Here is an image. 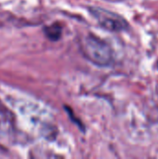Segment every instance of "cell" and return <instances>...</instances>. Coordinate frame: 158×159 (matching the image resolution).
I'll use <instances>...</instances> for the list:
<instances>
[{
	"mask_svg": "<svg viewBox=\"0 0 158 159\" xmlns=\"http://www.w3.org/2000/svg\"><path fill=\"white\" fill-rule=\"evenodd\" d=\"M45 34L52 41H57L61 36V26L59 23H53L44 28Z\"/></svg>",
	"mask_w": 158,
	"mask_h": 159,
	"instance_id": "3957f363",
	"label": "cell"
},
{
	"mask_svg": "<svg viewBox=\"0 0 158 159\" xmlns=\"http://www.w3.org/2000/svg\"><path fill=\"white\" fill-rule=\"evenodd\" d=\"M89 11L97 20L99 24L107 31L117 33L126 31L129 28V23L127 22V20L120 15L113 11L99 7H91L89 8Z\"/></svg>",
	"mask_w": 158,
	"mask_h": 159,
	"instance_id": "7a4b0ae2",
	"label": "cell"
},
{
	"mask_svg": "<svg viewBox=\"0 0 158 159\" xmlns=\"http://www.w3.org/2000/svg\"><path fill=\"white\" fill-rule=\"evenodd\" d=\"M81 49L84 56L92 63L106 67L113 63L114 55L111 47L100 37L89 34L81 41Z\"/></svg>",
	"mask_w": 158,
	"mask_h": 159,
	"instance_id": "6da1fadb",
	"label": "cell"
}]
</instances>
